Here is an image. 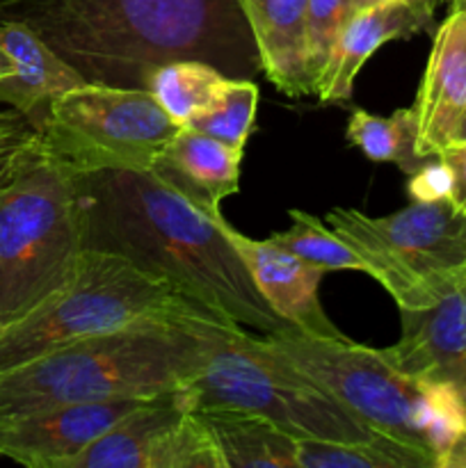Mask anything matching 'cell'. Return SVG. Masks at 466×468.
Masks as SVG:
<instances>
[{"mask_svg": "<svg viewBox=\"0 0 466 468\" xmlns=\"http://www.w3.org/2000/svg\"><path fill=\"white\" fill-rule=\"evenodd\" d=\"M265 341L375 430L428 452L437 468H450L466 441V398L455 384L411 378L384 350L350 338L334 341L292 327Z\"/></svg>", "mask_w": 466, "mask_h": 468, "instance_id": "277c9868", "label": "cell"}, {"mask_svg": "<svg viewBox=\"0 0 466 468\" xmlns=\"http://www.w3.org/2000/svg\"><path fill=\"white\" fill-rule=\"evenodd\" d=\"M423 30H428V26L402 0H387L375 7L359 9L347 16L315 94L324 103H345L352 99V87L361 67L379 46Z\"/></svg>", "mask_w": 466, "mask_h": 468, "instance_id": "e0dca14e", "label": "cell"}, {"mask_svg": "<svg viewBox=\"0 0 466 468\" xmlns=\"http://www.w3.org/2000/svg\"><path fill=\"white\" fill-rule=\"evenodd\" d=\"M0 21L27 26L101 85L144 87L174 59H201L228 78L260 69L240 0H0Z\"/></svg>", "mask_w": 466, "mask_h": 468, "instance_id": "7a4b0ae2", "label": "cell"}, {"mask_svg": "<svg viewBox=\"0 0 466 468\" xmlns=\"http://www.w3.org/2000/svg\"><path fill=\"white\" fill-rule=\"evenodd\" d=\"M181 128L144 87L85 82L58 96L37 131L46 154L82 176L149 172Z\"/></svg>", "mask_w": 466, "mask_h": 468, "instance_id": "9c48e42d", "label": "cell"}, {"mask_svg": "<svg viewBox=\"0 0 466 468\" xmlns=\"http://www.w3.org/2000/svg\"><path fill=\"white\" fill-rule=\"evenodd\" d=\"M240 160V149L192 128H181L154 172L172 181L204 208H219V201L238 192Z\"/></svg>", "mask_w": 466, "mask_h": 468, "instance_id": "ac0fdd59", "label": "cell"}, {"mask_svg": "<svg viewBox=\"0 0 466 468\" xmlns=\"http://www.w3.org/2000/svg\"><path fill=\"white\" fill-rule=\"evenodd\" d=\"M227 80V73L208 62L174 59L160 64L146 76L144 90L155 96V101L178 126H187L192 117L208 110L217 101Z\"/></svg>", "mask_w": 466, "mask_h": 468, "instance_id": "ffe728a7", "label": "cell"}, {"mask_svg": "<svg viewBox=\"0 0 466 468\" xmlns=\"http://www.w3.org/2000/svg\"><path fill=\"white\" fill-rule=\"evenodd\" d=\"M402 3H405L407 7H409L411 12H414L416 16L425 23V26L432 27L434 12H437V7L441 0H402Z\"/></svg>", "mask_w": 466, "mask_h": 468, "instance_id": "f1b7e54d", "label": "cell"}, {"mask_svg": "<svg viewBox=\"0 0 466 468\" xmlns=\"http://www.w3.org/2000/svg\"><path fill=\"white\" fill-rule=\"evenodd\" d=\"M416 151L437 158L457 142L466 119V3L455 0L452 12L437 27L428 69L416 94Z\"/></svg>", "mask_w": 466, "mask_h": 468, "instance_id": "7c38bea8", "label": "cell"}, {"mask_svg": "<svg viewBox=\"0 0 466 468\" xmlns=\"http://www.w3.org/2000/svg\"><path fill=\"white\" fill-rule=\"evenodd\" d=\"M439 158L452 169V178H455L450 201L461 213H466V140L452 142L439 154Z\"/></svg>", "mask_w": 466, "mask_h": 468, "instance_id": "83f0119b", "label": "cell"}, {"mask_svg": "<svg viewBox=\"0 0 466 468\" xmlns=\"http://www.w3.org/2000/svg\"><path fill=\"white\" fill-rule=\"evenodd\" d=\"M452 186H455L452 169L437 155V160H425L414 174H409L407 192H409L411 201L450 199Z\"/></svg>", "mask_w": 466, "mask_h": 468, "instance_id": "484cf974", "label": "cell"}, {"mask_svg": "<svg viewBox=\"0 0 466 468\" xmlns=\"http://www.w3.org/2000/svg\"><path fill=\"white\" fill-rule=\"evenodd\" d=\"M460 140H466V119H464V123H461V128H460V135H457V142Z\"/></svg>", "mask_w": 466, "mask_h": 468, "instance_id": "836d02e7", "label": "cell"}, {"mask_svg": "<svg viewBox=\"0 0 466 468\" xmlns=\"http://www.w3.org/2000/svg\"><path fill=\"white\" fill-rule=\"evenodd\" d=\"M199 318L222 320L169 279L146 272L114 251L85 247L76 277L64 291L0 329V373L137 323Z\"/></svg>", "mask_w": 466, "mask_h": 468, "instance_id": "8992f818", "label": "cell"}, {"mask_svg": "<svg viewBox=\"0 0 466 468\" xmlns=\"http://www.w3.org/2000/svg\"><path fill=\"white\" fill-rule=\"evenodd\" d=\"M224 320H151L85 338L0 373V419L71 402L160 398L199 373Z\"/></svg>", "mask_w": 466, "mask_h": 468, "instance_id": "3957f363", "label": "cell"}, {"mask_svg": "<svg viewBox=\"0 0 466 468\" xmlns=\"http://www.w3.org/2000/svg\"><path fill=\"white\" fill-rule=\"evenodd\" d=\"M242 3H245V0H240V5H242Z\"/></svg>", "mask_w": 466, "mask_h": 468, "instance_id": "e575fe53", "label": "cell"}, {"mask_svg": "<svg viewBox=\"0 0 466 468\" xmlns=\"http://www.w3.org/2000/svg\"><path fill=\"white\" fill-rule=\"evenodd\" d=\"M219 224L249 270L260 295L283 320L311 336L345 341V334L327 318L320 306L318 286L324 277L323 268L300 259L272 238L251 240L245 233L236 231L224 218L219 219Z\"/></svg>", "mask_w": 466, "mask_h": 468, "instance_id": "5bb4252c", "label": "cell"}, {"mask_svg": "<svg viewBox=\"0 0 466 468\" xmlns=\"http://www.w3.org/2000/svg\"><path fill=\"white\" fill-rule=\"evenodd\" d=\"M402 336L384 355L402 373L450 382L466 398V274L434 304L400 309Z\"/></svg>", "mask_w": 466, "mask_h": 468, "instance_id": "4fadbf2b", "label": "cell"}, {"mask_svg": "<svg viewBox=\"0 0 466 468\" xmlns=\"http://www.w3.org/2000/svg\"><path fill=\"white\" fill-rule=\"evenodd\" d=\"M76 187L87 250L114 251L260 336L295 327L260 295L219 224V208H204L154 169L82 174Z\"/></svg>", "mask_w": 466, "mask_h": 468, "instance_id": "6da1fadb", "label": "cell"}, {"mask_svg": "<svg viewBox=\"0 0 466 468\" xmlns=\"http://www.w3.org/2000/svg\"><path fill=\"white\" fill-rule=\"evenodd\" d=\"M297 468H437L428 452L388 434L359 443L297 439Z\"/></svg>", "mask_w": 466, "mask_h": 468, "instance_id": "44dd1931", "label": "cell"}, {"mask_svg": "<svg viewBox=\"0 0 466 468\" xmlns=\"http://www.w3.org/2000/svg\"><path fill=\"white\" fill-rule=\"evenodd\" d=\"M387 3V0H345L347 5V12H350V16L355 12H359V9H365V7H375V5H382Z\"/></svg>", "mask_w": 466, "mask_h": 468, "instance_id": "f546056e", "label": "cell"}, {"mask_svg": "<svg viewBox=\"0 0 466 468\" xmlns=\"http://www.w3.org/2000/svg\"><path fill=\"white\" fill-rule=\"evenodd\" d=\"M64 468H227V460L201 416L169 393L119 420Z\"/></svg>", "mask_w": 466, "mask_h": 468, "instance_id": "30bf717a", "label": "cell"}, {"mask_svg": "<svg viewBox=\"0 0 466 468\" xmlns=\"http://www.w3.org/2000/svg\"><path fill=\"white\" fill-rule=\"evenodd\" d=\"M9 126H12V123H7V122H5V117H0V137H3L5 133H7Z\"/></svg>", "mask_w": 466, "mask_h": 468, "instance_id": "d6a6232c", "label": "cell"}, {"mask_svg": "<svg viewBox=\"0 0 466 468\" xmlns=\"http://www.w3.org/2000/svg\"><path fill=\"white\" fill-rule=\"evenodd\" d=\"M347 16L350 12H347L345 0H309V7H306V35H309L306 67H309V78L313 82V94Z\"/></svg>", "mask_w": 466, "mask_h": 468, "instance_id": "d4e9b609", "label": "cell"}, {"mask_svg": "<svg viewBox=\"0 0 466 468\" xmlns=\"http://www.w3.org/2000/svg\"><path fill=\"white\" fill-rule=\"evenodd\" d=\"M254 35L265 76L288 96L313 94L309 78V0H245L240 5Z\"/></svg>", "mask_w": 466, "mask_h": 468, "instance_id": "2e32d148", "label": "cell"}, {"mask_svg": "<svg viewBox=\"0 0 466 468\" xmlns=\"http://www.w3.org/2000/svg\"><path fill=\"white\" fill-rule=\"evenodd\" d=\"M464 3H466V0H464Z\"/></svg>", "mask_w": 466, "mask_h": 468, "instance_id": "d590c367", "label": "cell"}, {"mask_svg": "<svg viewBox=\"0 0 466 468\" xmlns=\"http://www.w3.org/2000/svg\"><path fill=\"white\" fill-rule=\"evenodd\" d=\"M195 411L217 441L227 468H297V439L265 416L231 407Z\"/></svg>", "mask_w": 466, "mask_h": 468, "instance_id": "d6986e66", "label": "cell"}, {"mask_svg": "<svg viewBox=\"0 0 466 468\" xmlns=\"http://www.w3.org/2000/svg\"><path fill=\"white\" fill-rule=\"evenodd\" d=\"M292 227L288 231L274 233L272 240L291 250L300 259L318 265L324 272L332 270H355L373 277V265L355 250L352 242L338 236L329 224L304 210H291Z\"/></svg>", "mask_w": 466, "mask_h": 468, "instance_id": "603a6c76", "label": "cell"}, {"mask_svg": "<svg viewBox=\"0 0 466 468\" xmlns=\"http://www.w3.org/2000/svg\"><path fill=\"white\" fill-rule=\"evenodd\" d=\"M327 224L373 265L400 309L434 304L466 274V213L450 199L411 201L387 218L334 208Z\"/></svg>", "mask_w": 466, "mask_h": 468, "instance_id": "ba28073f", "label": "cell"}, {"mask_svg": "<svg viewBox=\"0 0 466 468\" xmlns=\"http://www.w3.org/2000/svg\"><path fill=\"white\" fill-rule=\"evenodd\" d=\"M85 222L76 176L39 146L0 183V329L18 323L76 277Z\"/></svg>", "mask_w": 466, "mask_h": 468, "instance_id": "5b68a950", "label": "cell"}, {"mask_svg": "<svg viewBox=\"0 0 466 468\" xmlns=\"http://www.w3.org/2000/svg\"><path fill=\"white\" fill-rule=\"evenodd\" d=\"M163 398V396H160ZM155 398L71 402L0 419V457L27 468H64L69 460Z\"/></svg>", "mask_w": 466, "mask_h": 468, "instance_id": "8fae6325", "label": "cell"}, {"mask_svg": "<svg viewBox=\"0 0 466 468\" xmlns=\"http://www.w3.org/2000/svg\"><path fill=\"white\" fill-rule=\"evenodd\" d=\"M256 105H259V87L249 78H228L217 101L208 110L192 117L183 128H192L233 149L245 151L249 133L254 128Z\"/></svg>", "mask_w": 466, "mask_h": 468, "instance_id": "cb8c5ba5", "label": "cell"}, {"mask_svg": "<svg viewBox=\"0 0 466 468\" xmlns=\"http://www.w3.org/2000/svg\"><path fill=\"white\" fill-rule=\"evenodd\" d=\"M12 59L7 58V53H5L3 48H0V78L3 76H9L12 73Z\"/></svg>", "mask_w": 466, "mask_h": 468, "instance_id": "4dcf8cb0", "label": "cell"}, {"mask_svg": "<svg viewBox=\"0 0 466 468\" xmlns=\"http://www.w3.org/2000/svg\"><path fill=\"white\" fill-rule=\"evenodd\" d=\"M450 468H466V441L461 443V448L457 451V455H455V460H452Z\"/></svg>", "mask_w": 466, "mask_h": 468, "instance_id": "1f68e13d", "label": "cell"}, {"mask_svg": "<svg viewBox=\"0 0 466 468\" xmlns=\"http://www.w3.org/2000/svg\"><path fill=\"white\" fill-rule=\"evenodd\" d=\"M0 48L14 67L9 76L0 78V103L16 110L35 128L44 123L58 96L87 82L82 73L23 23L0 21Z\"/></svg>", "mask_w": 466, "mask_h": 468, "instance_id": "9a60e30c", "label": "cell"}, {"mask_svg": "<svg viewBox=\"0 0 466 468\" xmlns=\"http://www.w3.org/2000/svg\"><path fill=\"white\" fill-rule=\"evenodd\" d=\"M347 140L375 163H396L405 174H414L425 163L416 151L414 110H396L391 117H379L356 110L347 122Z\"/></svg>", "mask_w": 466, "mask_h": 468, "instance_id": "7402d4cb", "label": "cell"}, {"mask_svg": "<svg viewBox=\"0 0 466 468\" xmlns=\"http://www.w3.org/2000/svg\"><path fill=\"white\" fill-rule=\"evenodd\" d=\"M39 146V131L30 123H12L0 137V183L7 181Z\"/></svg>", "mask_w": 466, "mask_h": 468, "instance_id": "4316f807", "label": "cell"}, {"mask_svg": "<svg viewBox=\"0 0 466 468\" xmlns=\"http://www.w3.org/2000/svg\"><path fill=\"white\" fill-rule=\"evenodd\" d=\"M176 398L187 410L254 411L295 439L359 443L384 434L283 359L265 336L245 327L224 332L199 373L176 391Z\"/></svg>", "mask_w": 466, "mask_h": 468, "instance_id": "52a82bcc", "label": "cell"}]
</instances>
